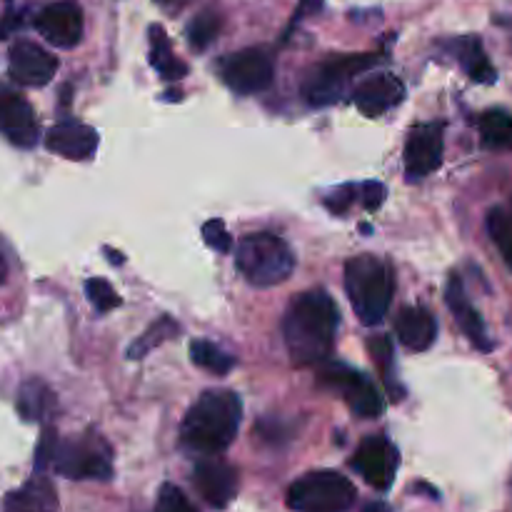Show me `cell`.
Returning a JSON list of instances; mask_svg holds the SVG:
<instances>
[{
	"label": "cell",
	"mask_w": 512,
	"mask_h": 512,
	"mask_svg": "<svg viewBox=\"0 0 512 512\" xmlns=\"http://www.w3.org/2000/svg\"><path fill=\"white\" fill-rule=\"evenodd\" d=\"M395 333H398L400 343L408 350L415 353H423L430 345L435 343V335H438V323H435L433 313L425 308H403L395 320Z\"/></svg>",
	"instance_id": "ffe728a7"
},
{
	"label": "cell",
	"mask_w": 512,
	"mask_h": 512,
	"mask_svg": "<svg viewBox=\"0 0 512 512\" xmlns=\"http://www.w3.org/2000/svg\"><path fill=\"white\" fill-rule=\"evenodd\" d=\"M8 58L10 78L20 85H28V88L48 85L55 78V73H58V60H55V55H50L40 45L30 43V40H18L10 48Z\"/></svg>",
	"instance_id": "4fadbf2b"
},
{
	"label": "cell",
	"mask_w": 512,
	"mask_h": 512,
	"mask_svg": "<svg viewBox=\"0 0 512 512\" xmlns=\"http://www.w3.org/2000/svg\"><path fill=\"white\" fill-rule=\"evenodd\" d=\"M445 300H448L450 313L455 315V320H458V325H460V330L465 333V338H468L478 350L490 353V350H493V340H490L488 328H485L480 313L473 308V303H470L468 293H465V288H463V280H460L458 275H453V278H450L448 290H445Z\"/></svg>",
	"instance_id": "ac0fdd59"
},
{
	"label": "cell",
	"mask_w": 512,
	"mask_h": 512,
	"mask_svg": "<svg viewBox=\"0 0 512 512\" xmlns=\"http://www.w3.org/2000/svg\"><path fill=\"white\" fill-rule=\"evenodd\" d=\"M85 293H88V300L98 313H110V310L120 305V298L113 290V285L103 278H90L85 283Z\"/></svg>",
	"instance_id": "f1b7e54d"
},
{
	"label": "cell",
	"mask_w": 512,
	"mask_h": 512,
	"mask_svg": "<svg viewBox=\"0 0 512 512\" xmlns=\"http://www.w3.org/2000/svg\"><path fill=\"white\" fill-rule=\"evenodd\" d=\"M15 408H18L20 418L25 423H40L48 415H53L55 410V395L43 380L30 378L20 385L18 398H15Z\"/></svg>",
	"instance_id": "44dd1931"
},
{
	"label": "cell",
	"mask_w": 512,
	"mask_h": 512,
	"mask_svg": "<svg viewBox=\"0 0 512 512\" xmlns=\"http://www.w3.org/2000/svg\"><path fill=\"white\" fill-rule=\"evenodd\" d=\"M45 148L68 160H88L98 150V133L78 120H63L45 135Z\"/></svg>",
	"instance_id": "e0dca14e"
},
{
	"label": "cell",
	"mask_w": 512,
	"mask_h": 512,
	"mask_svg": "<svg viewBox=\"0 0 512 512\" xmlns=\"http://www.w3.org/2000/svg\"><path fill=\"white\" fill-rule=\"evenodd\" d=\"M178 333H180V325L175 323L173 318H168V315H165V318H160L158 323L150 325V328L145 330L140 338H135V343L128 348V358L130 360H143L145 355L153 353L158 345H163L165 340H170L173 335H178Z\"/></svg>",
	"instance_id": "d4e9b609"
},
{
	"label": "cell",
	"mask_w": 512,
	"mask_h": 512,
	"mask_svg": "<svg viewBox=\"0 0 512 512\" xmlns=\"http://www.w3.org/2000/svg\"><path fill=\"white\" fill-rule=\"evenodd\" d=\"M20 25V18L15 13H8L3 18V23H0V38H8L10 33H13L15 28H18Z\"/></svg>",
	"instance_id": "8d00e7d4"
},
{
	"label": "cell",
	"mask_w": 512,
	"mask_h": 512,
	"mask_svg": "<svg viewBox=\"0 0 512 512\" xmlns=\"http://www.w3.org/2000/svg\"><path fill=\"white\" fill-rule=\"evenodd\" d=\"M365 512H388V510H385V505H368Z\"/></svg>",
	"instance_id": "f35d334b"
},
{
	"label": "cell",
	"mask_w": 512,
	"mask_h": 512,
	"mask_svg": "<svg viewBox=\"0 0 512 512\" xmlns=\"http://www.w3.org/2000/svg\"><path fill=\"white\" fill-rule=\"evenodd\" d=\"M443 133V123H423L410 130L408 143H405V175H408V180H423L425 175L440 168L445 150Z\"/></svg>",
	"instance_id": "8fae6325"
},
{
	"label": "cell",
	"mask_w": 512,
	"mask_h": 512,
	"mask_svg": "<svg viewBox=\"0 0 512 512\" xmlns=\"http://www.w3.org/2000/svg\"><path fill=\"white\" fill-rule=\"evenodd\" d=\"M235 265L255 288L285 283L295 270V255L283 238L273 233L245 235L235 248Z\"/></svg>",
	"instance_id": "277c9868"
},
{
	"label": "cell",
	"mask_w": 512,
	"mask_h": 512,
	"mask_svg": "<svg viewBox=\"0 0 512 512\" xmlns=\"http://www.w3.org/2000/svg\"><path fill=\"white\" fill-rule=\"evenodd\" d=\"M5 273H8V270H5V260H3V255H0V285L5 283Z\"/></svg>",
	"instance_id": "74e56055"
},
{
	"label": "cell",
	"mask_w": 512,
	"mask_h": 512,
	"mask_svg": "<svg viewBox=\"0 0 512 512\" xmlns=\"http://www.w3.org/2000/svg\"><path fill=\"white\" fill-rule=\"evenodd\" d=\"M355 200H360V185H343V188L333 190V193L325 198V208H328L330 213L343 215L348 213V208Z\"/></svg>",
	"instance_id": "1f68e13d"
},
{
	"label": "cell",
	"mask_w": 512,
	"mask_h": 512,
	"mask_svg": "<svg viewBox=\"0 0 512 512\" xmlns=\"http://www.w3.org/2000/svg\"><path fill=\"white\" fill-rule=\"evenodd\" d=\"M190 360H193V365H198V368L208 370L213 375H228L235 368L233 355H228L223 348H218L215 343H208V340H195L190 345Z\"/></svg>",
	"instance_id": "484cf974"
},
{
	"label": "cell",
	"mask_w": 512,
	"mask_h": 512,
	"mask_svg": "<svg viewBox=\"0 0 512 512\" xmlns=\"http://www.w3.org/2000/svg\"><path fill=\"white\" fill-rule=\"evenodd\" d=\"M203 238L208 243V248L218 250V253H230V248H233V238H230L228 228H225V223L220 218L208 220L203 225Z\"/></svg>",
	"instance_id": "4dcf8cb0"
},
{
	"label": "cell",
	"mask_w": 512,
	"mask_h": 512,
	"mask_svg": "<svg viewBox=\"0 0 512 512\" xmlns=\"http://www.w3.org/2000/svg\"><path fill=\"white\" fill-rule=\"evenodd\" d=\"M405 85L403 80L395 78L393 73H378L373 78H365L358 88L353 90V103L365 118H378L388 113L395 105L403 103Z\"/></svg>",
	"instance_id": "2e32d148"
},
{
	"label": "cell",
	"mask_w": 512,
	"mask_h": 512,
	"mask_svg": "<svg viewBox=\"0 0 512 512\" xmlns=\"http://www.w3.org/2000/svg\"><path fill=\"white\" fill-rule=\"evenodd\" d=\"M393 288V273L388 263L375 255H358L345 265V290L363 325L383 323L393 300Z\"/></svg>",
	"instance_id": "3957f363"
},
{
	"label": "cell",
	"mask_w": 512,
	"mask_h": 512,
	"mask_svg": "<svg viewBox=\"0 0 512 512\" xmlns=\"http://www.w3.org/2000/svg\"><path fill=\"white\" fill-rule=\"evenodd\" d=\"M220 33V18L210 10H203L200 15H195V20L188 28V40L195 50H205Z\"/></svg>",
	"instance_id": "83f0119b"
},
{
	"label": "cell",
	"mask_w": 512,
	"mask_h": 512,
	"mask_svg": "<svg viewBox=\"0 0 512 512\" xmlns=\"http://www.w3.org/2000/svg\"><path fill=\"white\" fill-rule=\"evenodd\" d=\"M243 420V403L233 390H208L185 413L180 443L198 455H218L230 448Z\"/></svg>",
	"instance_id": "7a4b0ae2"
},
{
	"label": "cell",
	"mask_w": 512,
	"mask_h": 512,
	"mask_svg": "<svg viewBox=\"0 0 512 512\" xmlns=\"http://www.w3.org/2000/svg\"><path fill=\"white\" fill-rule=\"evenodd\" d=\"M50 468L68 480H110L113 460L98 435H85L70 443H58Z\"/></svg>",
	"instance_id": "52a82bcc"
},
{
	"label": "cell",
	"mask_w": 512,
	"mask_h": 512,
	"mask_svg": "<svg viewBox=\"0 0 512 512\" xmlns=\"http://www.w3.org/2000/svg\"><path fill=\"white\" fill-rule=\"evenodd\" d=\"M455 55H458L460 65L465 68V73L475 80V83H495L498 73H495L493 63L485 55L483 43L478 38H460L455 43Z\"/></svg>",
	"instance_id": "603a6c76"
},
{
	"label": "cell",
	"mask_w": 512,
	"mask_h": 512,
	"mask_svg": "<svg viewBox=\"0 0 512 512\" xmlns=\"http://www.w3.org/2000/svg\"><path fill=\"white\" fill-rule=\"evenodd\" d=\"M378 63V55H338V58H330L325 63H320L318 68L310 73V78L305 80L303 95L308 100V105L315 108H323V105H333L343 98V93L348 90L350 80L355 75L365 73L368 68Z\"/></svg>",
	"instance_id": "8992f818"
},
{
	"label": "cell",
	"mask_w": 512,
	"mask_h": 512,
	"mask_svg": "<svg viewBox=\"0 0 512 512\" xmlns=\"http://www.w3.org/2000/svg\"><path fill=\"white\" fill-rule=\"evenodd\" d=\"M480 143L488 150H512V113L503 108L485 110L480 115Z\"/></svg>",
	"instance_id": "cb8c5ba5"
},
{
	"label": "cell",
	"mask_w": 512,
	"mask_h": 512,
	"mask_svg": "<svg viewBox=\"0 0 512 512\" xmlns=\"http://www.w3.org/2000/svg\"><path fill=\"white\" fill-rule=\"evenodd\" d=\"M0 133L18 148H33L38 143V123L28 100L15 90L0 85Z\"/></svg>",
	"instance_id": "5bb4252c"
},
{
	"label": "cell",
	"mask_w": 512,
	"mask_h": 512,
	"mask_svg": "<svg viewBox=\"0 0 512 512\" xmlns=\"http://www.w3.org/2000/svg\"><path fill=\"white\" fill-rule=\"evenodd\" d=\"M35 28L55 48H75L83 38V10L73 0H60L40 10Z\"/></svg>",
	"instance_id": "7c38bea8"
},
{
	"label": "cell",
	"mask_w": 512,
	"mask_h": 512,
	"mask_svg": "<svg viewBox=\"0 0 512 512\" xmlns=\"http://www.w3.org/2000/svg\"><path fill=\"white\" fill-rule=\"evenodd\" d=\"M488 230L512 270V215L505 213L503 208H495L488 218Z\"/></svg>",
	"instance_id": "4316f807"
},
{
	"label": "cell",
	"mask_w": 512,
	"mask_h": 512,
	"mask_svg": "<svg viewBox=\"0 0 512 512\" xmlns=\"http://www.w3.org/2000/svg\"><path fill=\"white\" fill-rule=\"evenodd\" d=\"M340 313L325 290L298 295L283 320V335L295 365H315L328 358L338 333Z\"/></svg>",
	"instance_id": "6da1fadb"
},
{
	"label": "cell",
	"mask_w": 512,
	"mask_h": 512,
	"mask_svg": "<svg viewBox=\"0 0 512 512\" xmlns=\"http://www.w3.org/2000/svg\"><path fill=\"white\" fill-rule=\"evenodd\" d=\"M150 65L160 73L165 80H180L188 75V65L178 60L170 48V40L160 25L150 28Z\"/></svg>",
	"instance_id": "7402d4cb"
},
{
	"label": "cell",
	"mask_w": 512,
	"mask_h": 512,
	"mask_svg": "<svg viewBox=\"0 0 512 512\" xmlns=\"http://www.w3.org/2000/svg\"><path fill=\"white\" fill-rule=\"evenodd\" d=\"M370 353H373V358L378 360V363L385 368V373H388L390 358H393V345H390V340L385 338V335H378V338H373V340H370Z\"/></svg>",
	"instance_id": "e575fe53"
},
{
	"label": "cell",
	"mask_w": 512,
	"mask_h": 512,
	"mask_svg": "<svg viewBox=\"0 0 512 512\" xmlns=\"http://www.w3.org/2000/svg\"><path fill=\"white\" fill-rule=\"evenodd\" d=\"M320 383L330 390H338L348 408L360 418H378L385 410V400L380 390L358 370L340 363H328L320 370Z\"/></svg>",
	"instance_id": "ba28073f"
},
{
	"label": "cell",
	"mask_w": 512,
	"mask_h": 512,
	"mask_svg": "<svg viewBox=\"0 0 512 512\" xmlns=\"http://www.w3.org/2000/svg\"><path fill=\"white\" fill-rule=\"evenodd\" d=\"M193 483L205 503L223 510L238 495V470L233 465L223 463V460L205 458L195 465Z\"/></svg>",
	"instance_id": "9a60e30c"
},
{
	"label": "cell",
	"mask_w": 512,
	"mask_h": 512,
	"mask_svg": "<svg viewBox=\"0 0 512 512\" xmlns=\"http://www.w3.org/2000/svg\"><path fill=\"white\" fill-rule=\"evenodd\" d=\"M55 448H58V435H55L53 430H43V438H40L38 453H35V470H38V473H43V470L50 468V463H53Z\"/></svg>",
	"instance_id": "d6a6232c"
},
{
	"label": "cell",
	"mask_w": 512,
	"mask_h": 512,
	"mask_svg": "<svg viewBox=\"0 0 512 512\" xmlns=\"http://www.w3.org/2000/svg\"><path fill=\"white\" fill-rule=\"evenodd\" d=\"M155 512H198L193 508L185 493L175 485H163L158 493V505H155Z\"/></svg>",
	"instance_id": "f546056e"
},
{
	"label": "cell",
	"mask_w": 512,
	"mask_h": 512,
	"mask_svg": "<svg viewBox=\"0 0 512 512\" xmlns=\"http://www.w3.org/2000/svg\"><path fill=\"white\" fill-rule=\"evenodd\" d=\"M353 468L363 475L370 488L388 490L400 468L398 448L383 435H370L355 450Z\"/></svg>",
	"instance_id": "30bf717a"
},
{
	"label": "cell",
	"mask_w": 512,
	"mask_h": 512,
	"mask_svg": "<svg viewBox=\"0 0 512 512\" xmlns=\"http://www.w3.org/2000/svg\"><path fill=\"white\" fill-rule=\"evenodd\" d=\"M353 503V483L335 470L303 475L288 490V505L298 512H345Z\"/></svg>",
	"instance_id": "5b68a950"
},
{
	"label": "cell",
	"mask_w": 512,
	"mask_h": 512,
	"mask_svg": "<svg viewBox=\"0 0 512 512\" xmlns=\"http://www.w3.org/2000/svg\"><path fill=\"white\" fill-rule=\"evenodd\" d=\"M3 512H58V493L43 473L5 495Z\"/></svg>",
	"instance_id": "d6986e66"
},
{
	"label": "cell",
	"mask_w": 512,
	"mask_h": 512,
	"mask_svg": "<svg viewBox=\"0 0 512 512\" xmlns=\"http://www.w3.org/2000/svg\"><path fill=\"white\" fill-rule=\"evenodd\" d=\"M220 75H223L225 85L240 95H255L263 93L270 83H273V58L268 50L263 48H245L238 53L228 55L220 63Z\"/></svg>",
	"instance_id": "9c48e42d"
},
{
	"label": "cell",
	"mask_w": 512,
	"mask_h": 512,
	"mask_svg": "<svg viewBox=\"0 0 512 512\" xmlns=\"http://www.w3.org/2000/svg\"><path fill=\"white\" fill-rule=\"evenodd\" d=\"M385 195H388V190H385L383 183H375V180H368V183L360 185V203H363L365 210H378L380 205H383Z\"/></svg>",
	"instance_id": "836d02e7"
},
{
	"label": "cell",
	"mask_w": 512,
	"mask_h": 512,
	"mask_svg": "<svg viewBox=\"0 0 512 512\" xmlns=\"http://www.w3.org/2000/svg\"><path fill=\"white\" fill-rule=\"evenodd\" d=\"M320 8H323V0H300V8H298V13L293 15V25L298 23V20H303L305 15H310V13H318Z\"/></svg>",
	"instance_id": "d590c367"
}]
</instances>
